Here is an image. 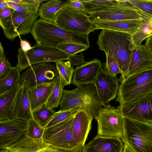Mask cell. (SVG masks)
I'll return each instance as SVG.
<instances>
[{
    "instance_id": "obj_31",
    "label": "cell",
    "mask_w": 152,
    "mask_h": 152,
    "mask_svg": "<svg viewBox=\"0 0 152 152\" xmlns=\"http://www.w3.org/2000/svg\"><path fill=\"white\" fill-rule=\"evenodd\" d=\"M61 81L64 86L72 83L74 68L69 61H59L55 62Z\"/></svg>"
},
{
    "instance_id": "obj_9",
    "label": "cell",
    "mask_w": 152,
    "mask_h": 152,
    "mask_svg": "<svg viewBox=\"0 0 152 152\" xmlns=\"http://www.w3.org/2000/svg\"><path fill=\"white\" fill-rule=\"evenodd\" d=\"M38 16V11L22 13L13 10L9 17L0 19V25L5 36L12 41L17 37L31 33Z\"/></svg>"
},
{
    "instance_id": "obj_46",
    "label": "cell",
    "mask_w": 152,
    "mask_h": 152,
    "mask_svg": "<svg viewBox=\"0 0 152 152\" xmlns=\"http://www.w3.org/2000/svg\"><path fill=\"white\" fill-rule=\"evenodd\" d=\"M10 8L6 0H0V10L6 8Z\"/></svg>"
},
{
    "instance_id": "obj_34",
    "label": "cell",
    "mask_w": 152,
    "mask_h": 152,
    "mask_svg": "<svg viewBox=\"0 0 152 152\" xmlns=\"http://www.w3.org/2000/svg\"><path fill=\"white\" fill-rule=\"evenodd\" d=\"M77 111L74 110L63 111L59 110L56 112L44 128H49L69 119L73 116Z\"/></svg>"
},
{
    "instance_id": "obj_27",
    "label": "cell",
    "mask_w": 152,
    "mask_h": 152,
    "mask_svg": "<svg viewBox=\"0 0 152 152\" xmlns=\"http://www.w3.org/2000/svg\"><path fill=\"white\" fill-rule=\"evenodd\" d=\"M141 18V21L137 29L132 35V43L137 48L141 47L142 42L145 39L152 36V26L147 21Z\"/></svg>"
},
{
    "instance_id": "obj_24",
    "label": "cell",
    "mask_w": 152,
    "mask_h": 152,
    "mask_svg": "<svg viewBox=\"0 0 152 152\" xmlns=\"http://www.w3.org/2000/svg\"><path fill=\"white\" fill-rule=\"evenodd\" d=\"M49 146L43 142L42 138L34 139L25 134L16 142L4 149L14 152H37Z\"/></svg>"
},
{
    "instance_id": "obj_22",
    "label": "cell",
    "mask_w": 152,
    "mask_h": 152,
    "mask_svg": "<svg viewBox=\"0 0 152 152\" xmlns=\"http://www.w3.org/2000/svg\"><path fill=\"white\" fill-rule=\"evenodd\" d=\"M53 82L50 83L42 84L28 89L32 112L47 104L52 92Z\"/></svg>"
},
{
    "instance_id": "obj_2",
    "label": "cell",
    "mask_w": 152,
    "mask_h": 152,
    "mask_svg": "<svg viewBox=\"0 0 152 152\" xmlns=\"http://www.w3.org/2000/svg\"><path fill=\"white\" fill-rule=\"evenodd\" d=\"M37 43L57 47L61 44L71 43L90 47L89 34L67 31L54 22L39 19L35 23L31 32Z\"/></svg>"
},
{
    "instance_id": "obj_49",
    "label": "cell",
    "mask_w": 152,
    "mask_h": 152,
    "mask_svg": "<svg viewBox=\"0 0 152 152\" xmlns=\"http://www.w3.org/2000/svg\"><path fill=\"white\" fill-rule=\"evenodd\" d=\"M0 152H14L7 149H1Z\"/></svg>"
},
{
    "instance_id": "obj_14",
    "label": "cell",
    "mask_w": 152,
    "mask_h": 152,
    "mask_svg": "<svg viewBox=\"0 0 152 152\" xmlns=\"http://www.w3.org/2000/svg\"><path fill=\"white\" fill-rule=\"evenodd\" d=\"M28 121L15 118L0 121V148L14 144L25 134Z\"/></svg>"
},
{
    "instance_id": "obj_23",
    "label": "cell",
    "mask_w": 152,
    "mask_h": 152,
    "mask_svg": "<svg viewBox=\"0 0 152 152\" xmlns=\"http://www.w3.org/2000/svg\"><path fill=\"white\" fill-rule=\"evenodd\" d=\"M21 86L15 106L14 117L28 121L33 119L28 89L23 86Z\"/></svg>"
},
{
    "instance_id": "obj_48",
    "label": "cell",
    "mask_w": 152,
    "mask_h": 152,
    "mask_svg": "<svg viewBox=\"0 0 152 152\" xmlns=\"http://www.w3.org/2000/svg\"><path fill=\"white\" fill-rule=\"evenodd\" d=\"M4 49L2 45L1 42H0V58L4 57Z\"/></svg>"
},
{
    "instance_id": "obj_7",
    "label": "cell",
    "mask_w": 152,
    "mask_h": 152,
    "mask_svg": "<svg viewBox=\"0 0 152 152\" xmlns=\"http://www.w3.org/2000/svg\"><path fill=\"white\" fill-rule=\"evenodd\" d=\"M54 22L64 30L82 34L97 29L89 16L67 4L57 13Z\"/></svg>"
},
{
    "instance_id": "obj_13",
    "label": "cell",
    "mask_w": 152,
    "mask_h": 152,
    "mask_svg": "<svg viewBox=\"0 0 152 152\" xmlns=\"http://www.w3.org/2000/svg\"><path fill=\"white\" fill-rule=\"evenodd\" d=\"M116 108L124 118L152 124V93L137 100L120 104Z\"/></svg>"
},
{
    "instance_id": "obj_37",
    "label": "cell",
    "mask_w": 152,
    "mask_h": 152,
    "mask_svg": "<svg viewBox=\"0 0 152 152\" xmlns=\"http://www.w3.org/2000/svg\"><path fill=\"white\" fill-rule=\"evenodd\" d=\"M106 56V62L104 65L103 69L112 75L116 76L119 73L121 74L122 72L116 62L107 55Z\"/></svg>"
},
{
    "instance_id": "obj_1",
    "label": "cell",
    "mask_w": 152,
    "mask_h": 152,
    "mask_svg": "<svg viewBox=\"0 0 152 152\" xmlns=\"http://www.w3.org/2000/svg\"><path fill=\"white\" fill-rule=\"evenodd\" d=\"M97 43L99 49L104 51L116 62L122 72L118 81L121 83L128 72L132 51L136 48L132 35L126 33L102 29Z\"/></svg>"
},
{
    "instance_id": "obj_32",
    "label": "cell",
    "mask_w": 152,
    "mask_h": 152,
    "mask_svg": "<svg viewBox=\"0 0 152 152\" xmlns=\"http://www.w3.org/2000/svg\"><path fill=\"white\" fill-rule=\"evenodd\" d=\"M64 86L58 76L54 81L52 92L46 105L53 109L57 108L59 106Z\"/></svg>"
},
{
    "instance_id": "obj_33",
    "label": "cell",
    "mask_w": 152,
    "mask_h": 152,
    "mask_svg": "<svg viewBox=\"0 0 152 152\" xmlns=\"http://www.w3.org/2000/svg\"><path fill=\"white\" fill-rule=\"evenodd\" d=\"M44 129L34 119H31L28 121V128L25 134L34 139H41L42 138Z\"/></svg>"
},
{
    "instance_id": "obj_19",
    "label": "cell",
    "mask_w": 152,
    "mask_h": 152,
    "mask_svg": "<svg viewBox=\"0 0 152 152\" xmlns=\"http://www.w3.org/2000/svg\"><path fill=\"white\" fill-rule=\"evenodd\" d=\"M150 70H152V54L149 49L145 45H142L139 48H134L132 51L128 70L125 78Z\"/></svg>"
},
{
    "instance_id": "obj_25",
    "label": "cell",
    "mask_w": 152,
    "mask_h": 152,
    "mask_svg": "<svg viewBox=\"0 0 152 152\" xmlns=\"http://www.w3.org/2000/svg\"><path fill=\"white\" fill-rule=\"evenodd\" d=\"M67 1L50 0L43 3L39 8L38 13L40 19L54 22L57 13L67 4Z\"/></svg>"
},
{
    "instance_id": "obj_3",
    "label": "cell",
    "mask_w": 152,
    "mask_h": 152,
    "mask_svg": "<svg viewBox=\"0 0 152 152\" xmlns=\"http://www.w3.org/2000/svg\"><path fill=\"white\" fill-rule=\"evenodd\" d=\"M59 106L60 110H83L95 119L104 107L98 98L93 83L79 86L71 90H64Z\"/></svg>"
},
{
    "instance_id": "obj_42",
    "label": "cell",
    "mask_w": 152,
    "mask_h": 152,
    "mask_svg": "<svg viewBox=\"0 0 152 152\" xmlns=\"http://www.w3.org/2000/svg\"><path fill=\"white\" fill-rule=\"evenodd\" d=\"M13 10L10 8H7L0 10V19L7 18L11 14Z\"/></svg>"
},
{
    "instance_id": "obj_38",
    "label": "cell",
    "mask_w": 152,
    "mask_h": 152,
    "mask_svg": "<svg viewBox=\"0 0 152 152\" xmlns=\"http://www.w3.org/2000/svg\"><path fill=\"white\" fill-rule=\"evenodd\" d=\"M71 63V67L74 68L75 66L78 67L82 66L86 63L84 59V56L82 53L80 54L71 55L69 58Z\"/></svg>"
},
{
    "instance_id": "obj_39",
    "label": "cell",
    "mask_w": 152,
    "mask_h": 152,
    "mask_svg": "<svg viewBox=\"0 0 152 152\" xmlns=\"http://www.w3.org/2000/svg\"><path fill=\"white\" fill-rule=\"evenodd\" d=\"M12 67L10 63L6 59L5 56L0 58V78L7 74Z\"/></svg>"
},
{
    "instance_id": "obj_47",
    "label": "cell",
    "mask_w": 152,
    "mask_h": 152,
    "mask_svg": "<svg viewBox=\"0 0 152 152\" xmlns=\"http://www.w3.org/2000/svg\"><path fill=\"white\" fill-rule=\"evenodd\" d=\"M124 144V148L123 152H134L127 144Z\"/></svg>"
},
{
    "instance_id": "obj_10",
    "label": "cell",
    "mask_w": 152,
    "mask_h": 152,
    "mask_svg": "<svg viewBox=\"0 0 152 152\" xmlns=\"http://www.w3.org/2000/svg\"><path fill=\"white\" fill-rule=\"evenodd\" d=\"M73 116L53 126L44 128L42 137L43 142L60 149L72 150L82 148L74 140L72 133Z\"/></svg>"
},
{
    "instance_id": "obj_28",
    "label": "cell",
    "mask_w": 152,
    "mask_h": 152,
    "mask_svg": "<svg viewBox=\"0 0 152 152\" xmlns=\"http://www.w3.org/2000/svg\"><path fill=\"white\" fill-rule=\"evenodd\" d=\"M20 72L19 68L16 66L12 67L7 74L0 78V94L19 82Z\"/></svg>"
},
{
    "instance_id": "obj_44",
    "label": "cell",
    "mask_w": 152,
    "mask_h": 152,
    "mask_svg": "<svg viewBox=\"0 0 152 152\" xmlns=\"http://www.w3.org/2000/svg\"><path fill=\"white\" fill-rule=\"evenodd\" d=\"M137 12L141 18L147 21L152 26V16L138 10Z\"/></svg>"
},
{
    "instance_id": "obj_35",
    "label": "cell",
    "mask_w": 152,
    "mask_h": 152,
    "mask_svg": "<svg viewBox=\"0 0 152 152\" xmlns=\"http://www.w3.org/2000/svg\"><path fill=\"white\" fill-rule=\"evenodd\" d=\"M90 47L83 45L71 43H66L58 45L57 48L71 55L76 54L86 50Z\"/></svg>"
},
{
    "instance_id": "obj_18",
    "label": "cell",
    "mask_w": 152,
    "mask_h": 152,
    "mask_svg": "<svg viewBox=\"0 0 152 152\" xmlns=\"http://www.w3.org/2000/svg\"><path fill=\"white\" fill-rule=\"evenodd\" d=\"M93 118L83 110H78L75 114L72 124L74 140L80 148L84 146L91 128Z\"/></svg>"
},
{
    "instance_id": "obj_8",
    "label": "cell",
    "mask_w": 152,
    "mask_h": 152,
    "mask_svg": "<svg viewBox=\"0 0 152 152\" xmlns=\"http://www.w3.org/2000/svg\"><path fill=\"white\" fill-rule=\"evenodd\" d=\"M95 119L97 122V135L123 139L124 117L116 108L109 104L104 106Z\"/></svg>"
},
{
    "instance_id": "obj_45",
    "label": "cell",
    "mask_w": 152,
    "mask_h": 152,
    "mask_svg": "<svg viewBox=\"0 0 152 152\" xmlns=\"http://www.w3.org/2000/svg\"><path fill=\"white\" fill-rule=\"evenodd\" d=\"M152 54V36L148 38L145 44Z\"/></svg>"
},
{
    "instance_id": "obj_30",
    "label": "cell",
    "mask_w": 152,
    "mask_h": 152,
    "mask_svg": "<svg viewBox=\"0 0 152 152\" xmlns=\"http://www.w3.org/2000/svg\"><path fill=\"white\" fill-rule=\"evenodd\" d=\"M56 112L53 108L45 104L32 112L33 119L44 128Z\"/></svg>"
},
{
    "instance_id": "obj_4",
    "label": "cell",
    "mask_w": 152,
    "mask_h": 152,
    "mask_svg": "<svg viewBox=\"0 0 152 152\" xmlns=\"http://www.w3.org/2000/svg\"><path fill=\"white\" fill-rule=\"evenodd\" d=\"M121 83L116 101L121 104L141 98L152 93V70L126 77Z\"/></svg>"
},
{
    "instance_id": "obj_5",
    "label": "cell",
    "mask_w": 152,
    "mask_h": 152,
    "mask_svg": "<svg viewBox=\"0 0 152 152\" xmlns=\"http://www.w3.org/2000/svg\"><path fill=\"white\" fill-rule=\"evenodd\" d=\"M122 140L134 152H152V124L124 117Z\"/></svg>"
},
{
    "instance_id": "obj_12",
    "label": "cell",
    "mask_w": 152,
    "mask_h": 152,
    "mask_svg": "<svg viewBox=\"0 0 152 152\" xmlns=\"http://www.w3.org/2000/svg\"><path fill=\"white\" fill-rule=\"evenodd\" d=\"M117 3L104 10L90 14L91 21H117L141 18L138 9L129 2V0H117Z\"/></svg>"
},
{
    "instance_id": "obj_36",
    "label": "cell",
    "mask_w": 152,
    "mask_h": 152,
    "mask_svg": "<svg viewBox=\"0 0 152 152\" xmlns=\"http://www.w3.org/2000/svg\"><path fill=\"white\" fill-rule=\"evenodd\" d=\"M129 2L138 10L152 16V0H129Z\"/></svg>"
},
{
    "instance_id": "obj_11",
    "label": "cell",
    "mask_w": 152,
    "mask_h": 152,
    "mask_svg": "<svg viewBox=\"0 0 152 152\" xmlns=\"http://www.w3.org/2000/svg\"><path fill=\"white\" fill-rule=\"evenodd\" d=\"M59 76L56 65L45 62L31 65L21 75L20 86L28 89L38 85L53 83Z\"/></svg>"
},
{
    "instance_id": "obj_41",
    "label": "cell",
    "mask_w": 152,
    "mask_h": 152,
    "mask_svg": "<svg viewBox=\"0 0 152 152\" xmlns=\"http://www.w3.org/2000/svg\"><path fill=\"white\" fill-rule=\"evenodd\" d=\"M67 4L73 8L83 12L85 9L84 5L80 0H67Z\"/></svg>"
},
{
    "instance_id": "obj_40",
    "label": "cell",
    "mask_w": 152,
    "mask_h": 152,
    "mask_svg": "<svg viewBox=\"0 0 152 152\" xmlns=\"http://www.w3.org/2000/svg\"><path fill=\"white\" fill-rule=\"evenodd\" d=\"M37 152H83L82 148L69 150L60 149L49 146L39 150Z\"/></svg>"
},
{
    "instance_id": "obj_17",
    "label": "cell",
    "mask_w": 152,
    "mask_h": 152,
    "mask_svg": "<svg viewBox=\"0 0 152 152\" xmlns=\"http://www.w3.org/2000/svg\"><path fill=\"white\" fill-rule=\"evenodd\" d=\"M102 67L100 60L96 58L76 67L74 69L72 83L77 87L93 83Z\"/></svg>"
},
{
    "instance_id": "obj_6",
    "label": "cell",
    "mask_w": 152,
    "mask_h": 152,
    "mask_svg": "<svg viewBox=\"0 0 152 152\" xmlns=\"http://www.w3.org/2000/svg\"><path fill=\"white\" fill-rule=\"evenodd\" d=\"M70 55L57 47L37 43L26 52L18 49L16 66L21 72L34 64L68 60Z\"/></svg>"
},
{
    "instance_id": "obj_29",
    "label": "cell",
    "mask_w": 152,
    "mask_h": 152,
    "mask_svg": "<svg viewBox=\"0 0 152 152\" xmlns=\"http://www.w3.org/2000/svg\"><path fill=\"white\" fill-rule=\"evenodd\" d=\"M80 1L85 6V9L83 12L86 14L101 11L117 3V0Z\"/></svg>"
},
{
    "instance_id": "obj_15",
    "label": "cell",
    "mask_w": 152,
    "mask_h": 152,
    "mask_svg": "<svg viewBox=\"0 0 152 152\" xmlns=\"http://www.w3.org/2000/svg\"><path fill=\"white\" fill-rule=\"evenodd\" d=\"M118 80L116 76L110 75L101 67L93 84L96 88L98 98L104 106L117 96Z\"/></svg>"
},
{
    "instance_id": "obj_21",
    "label": "cell",
    "mask_w": 152,
    "mask_h": 152,
    "mask_svg": "<svg viewBox=\"0 0 152 152\" xmlns=\"http://www.w3.org/2000/svg\"><path fill=\"white\" fill-rule=\"evenodd\" d=\"M142 20L139 19L117 21H92L97 29H104L128 33L132 35L136 31Z\"/></svg>"
},
{
    "instance_id": "obj_16",
    "label": "cell",
    "mask_w": 152,
    "mask_h": 152,
    "mask_svg": "<svg viewBox=\"0 0 152 152\" xmlns=\"http://www.w3.org/2000/svg\"><path fill=\"white\" fill-rule=\"evenodd\" d=\"M124 144L117 137L96 135L82 148L83 152H123Z\"/></svg>"
},
{
    "instance_id": "obj_20",
    "label": "cell",
    "mask_w": 152,
    "mask_h": 152,
    "mask_svg": "<svg viewBox=\"0 0 152 152\" xmlns=\"http://www.w3.org/2000/svg\"><path fill=\"white\" fill-rule=\"evenodd\" d=\"M21 88L19 82L0 94V121L15 118V106Z\"/></svg>"
},
{
    "instance_id": "obj_43",
    "label": "cell",
    "mask_w": 152,
    "mask_h": 152,
    "mask_svg": "<svg viewBox=\"0 0 152 152\" xmlns=\"http://www.w3.org/2000/svg\"><path fill=\"white\" fill-rule=\"evenodd\" d=\"M20 48L24 52H27L32 48L28 41L22 39L20 37Z\"/></svg>"
},
{
    "instance_id": "obj_26",
    "label": "cell",
    "mask_w": 152,
    "mask_h": 152,
    "mask_svg": "<svg viewBox=\"0 0 152 152\" xmlns=\"http://www.w3.org/2000/svg\"><path fill=\"white\" fill-rule=\"evenodd\" d=\"M10 7L14 10L22 13L38 11L44 0H6Z\"/></svg>"
}]
</instances>
